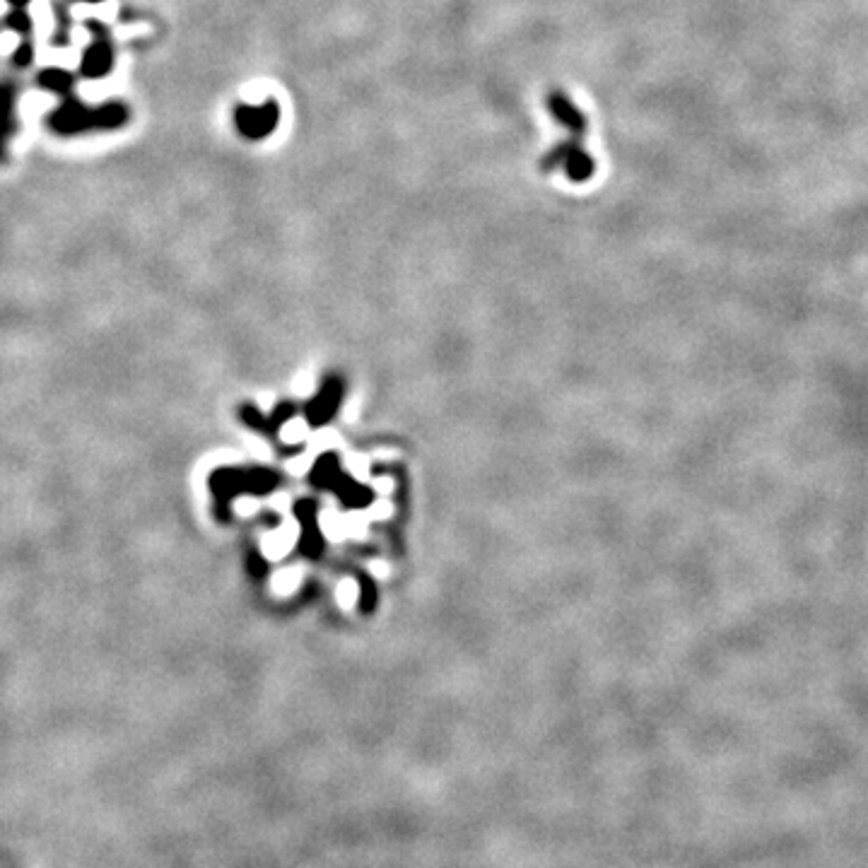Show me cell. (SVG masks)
Masks as SVG:
<instances>
[{"mask_svg": "<svg viewBox=\"0 0 868 868\" xmlns=\"http://www.w3.org/2000/svg\"><path fill=\"white\" fill-rule=\"evenodd\" d=\"M215 512L225 522L229 504L239 494H266L278 485V475L268 468H218L208 478Z\"/></svg>", "mask_w": 868, "mask_h": 868, "instance_id": "6da1fadb", "label": "cell"}, {"mask_svg": "<svg viewBox=\"0 0 868 868\" xmlns=\"http://www.w3.org/2000/svg\"><path fill=\"white\" fill-rule=\"evenodd\" d=\"M128 121V109L123 104H104L99 109H87L78 99L65 97V102L49 116V126L61 135L83 133L93 128H119Z\"/></svg>", "mask_w": 868, "mask_h": 868, "instance_id": "7a4b0ae2", "label": "cell"}, {"mask_svg": "<svg viewBox=\"0 0 868 868\" xmlns=\"http://www.w3.org/2000/svg\"><path fill=\"white\" fill-rule=\"evenodd\" d=\"M543 171H562L570 181H589L593 177L596 162L584 148V135H570L565 142H558L541 160Z\"/></svg>", "mask_w": 868, "mask_h": 868, "instance_id": "3957f363", "label": "cell"}, {"mask_svg": "<svg viewBox=\"0 0 868 868\" xmlns=\"http://www.w3.org/2000/svg\"><path fill=\"white\" fill-rule=\"evenodd\" d=\"M278 121H280V106L273 99L263 104H239L234 112V126L247 141L268 138L278 128Z\"/></svg>", "mask_w": 868, "mask_h": 868, "instance_id": "277c9868", "label": "cell"}, {"mask_svg": "<svg viewBox=\"0 0 868 868\" xmlns=\"http://www.w3.org/2000/svg\"><path fill=\"white\" fill-rule=\"evenodd\" d=\"M90 32L94 34V42L90 44V49L85 51V58H83V65H80V73L85 75V78H102L106 73L112 71L113 65V44L106 34V29L102 24H94L90 22Z\"/></svg>", "mask_w": 868, "mask_h": 868, "instance_id": "5b68a950", "label": "cell"}, {"mask_svg": "<svg viewBox=\"0 0 868 868\" xmlns=\"http://www.w3.org/2000/svg\"><path fill=\"white\" fill-rule=\"evenodd\" d=\"M548 109L558 126H562L570 135H586V116L572 102V97L562 90H552L548 94Z\"/></svg>", "mask_w": 868, "mask_h": 868, "instance_id": "8992f818", "label": "cell"}, {"mask_svg": "<svg viewBox=\"0 0 868 868\" xmlns=\"http://www.w3.org/2000/svg\"><path fill=\"white\" fill-rule=\"evenodd\" d=\"M15 128V90L10 85H0V162L3 157V141Z\"/></svg>", "mask_w": 868, "mask_h": 868, "instance_id": "52a82bcc", "label": "cell"}, {"mask_svg": "<svg viewBox=\"0 0 868 868\" xmlns=\"http://www.w3.org/2000/svg\"><path fill=\"white\" fill-rule=\"evenodd\" d=\"M338 384H328V386L324 388V394L318 395L317 403H314V408H311V420H314V423H324L326 417H331L333 410H336V403H338Z\"/></svg>", "mask_w": 868, "mask_h": 868, "instance_id": "ba28073f", "label": "cell"}, {"mask_svg": "<svg viewBox=\"0 0 868 868\" xmlns=\"http://www.w3.org/2000/svg\"><path fill=\"white\" fill-rule=\"evenodd\" d=\"M73 83H75V78H73L71 73L54 71V68H49V71H44L42 75H39V85L46 87V90H54V93L58 94H63V97H71Z\"/></svg>", "mask_w": 868, "mask_h": 868, "instance_id": "9c48e42d", "label": "cell"}, {"mask_svg": "<svg viewBox=\"0 0 868 868\" xmlns=\"http://www.w3.org/2000/svg\"><path fill=\"white\" fill-rule=\"evenodd\" d=\"M7 24H10V27H15V29H20V32H24V34H27L29 27H32V22H29V17L24 13L10 15V17H7Z\"/></svg>", "mask_w": 868, "mask_h": 868, "instance_id": "30bf717a", "label": "cell"}, {"mask_svg": "<svg viewBox=\"0 0 868 868\" xmlns=\"http://www.w3.org/2000/svg\"><path fill=\"white\" fill-rule=\"evenodd\" d=\"M15 65H20V68H24V65H29L32 63V46H29V44H22L20 49L15 51Z\"/></svg>", "mask_w": 868, "mask_h": 868, "instance_id": "8fae6325", "label": "cell"}, {"mask_svg": "<svg viewBox=\"0 0 868 868\" xmlns=\"http://www.w3.org/2000/svg\"><path fill=\"white\" fill-rule=\"evenodd\" d=\"M15 5H24V3H27V0H13Z\"/></svg>", "mask_w": 868, "mask_h": 868, "instance_id": "7c38bea8", "label": "cell"}, {"mask_svg": "<svg viewBox=\"0 0 868 868\" xmlns=\"http://www.w3.org/2000/svg\"><path fill=\"white\" fill-rule=\"evenodd\" d=\"M85 3H102V0H85Z\"/></svg>", "mask_w": 868, "mask_h": 868, "instance_id": "4fadbf2b", "label": "cell"}]
</instances>
